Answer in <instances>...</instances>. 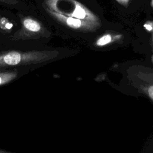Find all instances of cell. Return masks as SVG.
<instances>
[{"label":"cell","instance_id":"cell-1","mask_svg":"<svg viewBox=\"0 0 153 153\" xmlns=\"http://www.w3.org/2000/svg\"><path fill=\"white\" fill-rule=\"evenodd\" d=\"M49 52L32 50H11L0 53V69L39 65L49 59Z\"/></svg>","mask_w":153,"mask_h":153},{"label":"cell","instance_id":"cell-2","mask_svg":"<svg viewBox=\"0 0 153 153\" xmlns=\"http://www.w3.org/2000/svg\"><path fill=\"white\" fill-rule=\"evenodd\" d=\"M24 71L18 69H0V86L9 84L23 74Z\"/></svg>","mask_w":153,"mask_h":153},{"label":"cell","instance_id":"cell-3","mask_svg":"<svg viewBox=\"0 0 153 153\" xmlns=\"http://www.w3.org/2000/svg\"><path fill=\"white\" fill-rule=\"evenodd\" d=\"M23 25L24 27L28 31L33 32H39L41 29L40 24L31 18H25L23 21Z\"/></svg>","mask_w":153,"mask_h":153},{"label":"cell","instance_id":"cell-4","mask_svg":"<svg viewBox=\"0 0 153 153\" xmlns=\"http://www.w3.org/2000/svg\"><path fill=\"white\" fill-rule=\"evenodd\" d=\"M111 40V37L109 35H106L99 39L96 42L98 45H104L109 43Z\"/></svg>","mask_w":153,"mask_h":153},{"label":"cell","instance_id":"cell-5","mask_svg":"<svg viewBox=\"0 0 153 153\" xmlns=\"http://www.w3.org/2000/svg\"><path fill=\"white\" fill-rule=\"evenodd\" d=\"M74 16L77 18L82 19L85 17V13L84 10L82 8L78 6L76 7V8L74 12Z\"/></svg>","mask_w":153,"mask_h":153},{"label":"cell","instance_id":"cell-6","mask_svg":"<svg viewBox=\"0 0 153 153\" xmlns=\"http://www.w3.org/2000/svg\"><path fill=\"white\" fill-rule=\"evenodd\" d=\"M67 23L69 25H73L75 26H79L81 25V22L78 19H74L73 18H69L67 20Z\"/></svg>","mask_w":153,"mask_h":153},{"label":"cell","instance_id":"cell-7","mask_svg":"<svg viewBox=\"0 0 153 153\" xmlns=\"http://www.w3.org/2000/svg\"><path fill=\"white\" fill-rule=\"evenodd\" d=\"M0 2L5 3L7 4H11V5H14L17 3V0H0Z\"/></svg>","mask_w":153,"mask_h":153},{"label":"cell","instance_id":"cell-8","mask_svg":"<svg viewBox=\"0 0 153 153\" xmlns=\"http://www.w3.org/2000/svg\"><path fill=\"white\" fill-rule=\"evenodd\" d=\"M144 26L146 27V29H147L148 30H151L152 29V27L151 25H145Z\"/></svg>","mask_w":153,"mask_h":153},{"label":"cell","instance_id":"cell-9","mask_svg":"<svg viewBox=\"0 0 153 153\" xmlns=\"http://www.w3.org/2000/svg\"><path fill=\"white\" fill-rule=\"evenodd\" d=\"M152 4H153V0H152Z\"/></svg>","mask_w":153,"mask_h":153}]
</instances>
